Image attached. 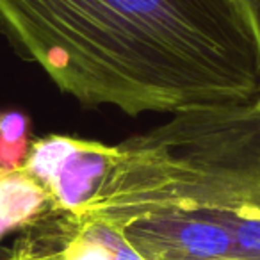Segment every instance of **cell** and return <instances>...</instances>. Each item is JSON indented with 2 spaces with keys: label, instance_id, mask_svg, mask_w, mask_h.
I'll list each match as a JSON object with an SVG mask.
<instances>
[{
  "label": "cell",
  "instance_id": "6da1fadb",
  "mask_svg": "<svg viewBox=\"0 0 260 260\" xmlns=\"http://www.w3.org/2000/svg\"><path fill=\"white\" fill-rule=\"evenodd\" d=\"M0 29L86 105L175 114L260 94L235 0H0Z\"/></svg>",
  "mask_w": 260,
  "mask_h": 260
},
{
  "label": "cell",
  "instance_id": "7a4b0ae2",
  "mask_svg": "<svg viewBox=\"0 0 260 260\" xmlns=\"http://www.w3.org/2000/svg\"><path fill=\"white\" fill-rule=\"evenodd\" d=\"M102 219L145 260L260 258V100L175 112L116 145Z\"/></svg>",
  "mask_w": 260,
  "mask_h": 260
},
{
  "label": "cell",
  "instance_id": "3957f363",
  "mask_svg": "<svg viewBox=\"0 0 260 260\" xmlns=\"http://www.w3.org/2000/svg\"><path fill=\"white\" fill-rule=\"evenodd\" d=\"M116 155V145L52 134L30 145L22 171L47 192L50 209L79 216L98 194Z\"/></svg>",
  "mask_w": 260,
  "mask_h": 260
},
{
  "label": "cell",
  "instance_id": "277c9868",
  "mask_svg": "<svg viewBox=\"0 0 260 260\" xmlns=\"http://www.w3.org/2000/svg\"><path fill=\"white\" fill-rule=\"evenodd\" d=\"M114 228L50 209L25 228L4 260H116Z\"/></svg>",
  "mask_w": 260,
  "mask_h": 260
},
{
  "label": "cell",
  "instance_id": "5b68a950",
  "mask_svg": "<svg viewBox=\"0 0 260 260\" xmlns=\"http://www.w3.org/2000/svg\"><path fill=\"white\" fill-rule=\"evenodd\" d=\"M50 210L47 192L22 170L0 171V239L8 232L25 230Z\"/></svg>",
  "mask_w": 260,
  "mask_h": 260
},
{
  "label": "cell",
  "instance_id": "8992f818",
  "mask_svg": "<svg viewBox=\"0 0 260 260\" xmlns=\"http://www.w3.org/2000/svg\"><path fill=\"white\" fill-rule=\"evenodd\" d=\"M30 119L25 112L0 111V171L22 170L30 150Z\"/></svg>",
  "mask_w": 260,
  "mask_h": 260
},
{
  "label": "cell",
  "instance_id": "52a82bcc",
  "mask_svg": "<svg viewBox=\"0 0 260 260\" xmlns=\"http://www.w3.org/2000/svg\"><path fill=\"white\" fill-rule=\"evenodd\" d=\"M239 11H241L244 22L248 23L249 32L253 36L258 55V70H260V0H235ZM260 100V94H258Z\"/></svg>",
  "mask_w": 260,
  "mask_h": 260
},
{
  "label": "cell",
  "instance_id": "ba28073f",
  "mask_svg": "<svg viewBox=\"0 0 260 260\" xmlns=\"http://www.w3.org/2000/svg\"><path fill=\"white\" fill-rule=\"evenodd\" d=\"M228 260H260V258H228Z\"/></svg>",
  "mask_w": 260,
  "mask_h": 260
}]
</instances>
